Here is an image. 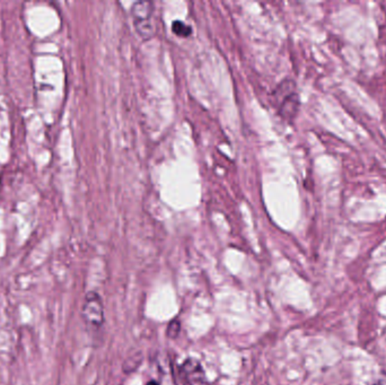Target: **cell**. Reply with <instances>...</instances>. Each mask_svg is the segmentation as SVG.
<instances>
[{
    "label": "cell",
    "instance_id": "3",
    "mask_svg": "<svg viewBox=\"0 0 386 385\" xmlns=\"http://www.w3.org/2000/svg\"><path fill=\"white\" fill-rule=\"evenodd\" d=\"M276 104L281 117L286 120H293L299 111V94L292 81H284L275 90Z\"/></svg>",
    "mask_w": 386,
    "mask_h": 385
},
{
    "label": "cell",
    "instance_id": "2",
    "mask_svg": "<svg viewBox=\"0 0 386 385\" xmlns=\"http://www.w3.org/2000/svg\"><path fill=\"white\" fill-rule=\"evenodd\" d=\"M82 318L88 331L99 332L102 330L106 321L104 305L102 298L96 292H88L82 309Z\"/></svg>",
    "mask_w": 386,
    "mask_h": 385
},
{
    "label": "cell",
    "instance_id": "8",
    "mask_svg": "<svg viewBox=\"0 0 386 385\" xmlns=\"http://www.w3.org/2000/svg\"><path fill=\"white\" fill-rule=\"evenodd\" d=\"M146 385H160V384H158V383H157L156 381H149V382H148L147 384Z\"/></svg>",
    "mask_w": 386,
    "mask_h": 385
},
{
    "label": "cell",
    "instance_id": "5",
    "mask_svg": "<svg viewBox=\"0 0 386 385\" xmlns=\"http://www.w3.org/2000/svg\"><path fill=\"white\" fill-rule=\"evenodd\" d=\"M173 33L178 35V38H189L192 35L193 30L190 25L185 24L182 21L173 22L172 24Z\"/></svg>",
    "mask_w": 386,
    "mask_h": 385
},
{
    "label": "cell",
    "instance_id": "4",
    "mask_svg": "<svg viewBox=\"0 0 386 385\" xmlns=\"http://www.w3.org/2000/svg\"><path fill=\"white\" fill-rule=\"evenodd\" d=\"M181 375L185 385H207L205 370L196 359L184 361L181 365Z\"/></svg>",
    "mask_w": 386,
    "mask_h": 385
},
{
    "label": "cell",
    "instance_id": "6",
    "mask_svg": "<svg viewBox=\"0 0 386 385\" xmlns=\"http://www.w3.org/2000/svg\"><path fill=\"white\" fill-rule=\"evenodd\" d=\"M181 332V323L178 319H173L171 322L167 325V330H166V336L169 339H176L178 337V334Z\"/></svg>",
    "mask_w": 386,
    "mask_h": 385
},
{
    "label": "cell",
    "instance_id": "7",
    "mask_svg": "<svg viewBox=\"0 0 386 385\" xmlns=\"http://www.w3.org/2000/svg\"><path fill=\"white\" fill-rule=\"evenodd\" d=\"M373 385H386V375H384L383 377H380V379L376 381Z\"/></svg>",
    "mask_w": 386,
    "mask_h": 385
},
{
    "label": "cell",
    "instance_id": "1",
    "mask_svg": "<svg viewBox=\"0 0 386 385\" xmlns=\"http://www.w3.org/2000/svg\"><path fill=\"white\" fill-rule=\"evenodd\" d=\"M133 17V26L138 35L144 41L153 39L155 35V27L153 24V13L154 7L149 1H137L130 9Z\"/></svg>",
    "mask_w": 386,
    "mask_h": 385
}]
</instances>
